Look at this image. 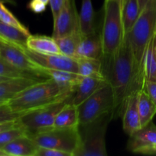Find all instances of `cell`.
<instances>
[{
	"label": "cell",
	"instance_id": "6da1fadb",
	"mask_svg": "<svg viewBox=\"0 0 156 156\" xmlns=\"http://www.w3.org/2000/svg\"><path fill=\"white\" fill-rule=\"evenodd\" d=\"M101 62L104 77L113 91L114 119L122 115L128 96L143 88L144 73L136 62L126 36L117 52L109 57H102Z\"/></svg>",
	"mask_w": 156,
	"mask_h": 156
},
{
	"label": "cell",
	"instance_id": "7a4b0ae2",
	"mask_svg": "<svg viewBox=\"0 0 156 156\" xmlns=\"http://www.w3.org/2000/svg\"><path fill=\"white\" fill-rule=\"evenodd\" d=\"M75 88L59 85L51 79L30 85L8 101L12 110L21 115L24 113L54 102L70 98Z\"/></svg>",
	"mask_w": 156,
	"mask_h": 156
},
{
	"label": "cell",
	"instance_id": "3957f363",
	"mask_svg": "<svg viewBox=\"0 0 156 156\" xmlns=\"http://www.w3.org/2000/svg\"><path fill=\"white\" fill-rule=\"evenodd\" d=\"M156 32V0H150L140 12L136 23L125 36L129 42L136 62L143 71L145 50Z\"/></svg>",
	"mask_w": 156,
	"mask_h": 156
},
{
	"label": "cell",
	"instance_id": "277c9868",
	"mask_svg": "<svg viewBox=\"0 0 156 156\" xmlns=\"http://www.w3.org/2000/svg\"><path fill=\"white\" fill-rule=\"evenodd\" d=\"M102 43V57H109L117 52L123 42V26L122 8L116 0H105L101 27L99 28Z\"/></svg>",
	"mask_w": 156,
	"mask_h": 156
},
{
	"label": "cell",
	"instance_id": "5b68a950",
	"mask_svg": "<svg viewBox=\"0 0 156 156\" xmlns=\"http://www.w3.org/2000/svg\"><path fill=\"white\" fill-rule=\"evenodd\" d=\"M115 108L113 91L107 82L77 107L80 126L90 124L112 115Z\"/></svg>",
	"mask_w": 156,
	"mask_h": 156
},
{
	"label": "cell",
	"instance_id": "8992f818",
	"mask_svg": "<svg viewBox=\"0 0 156 156\" xmlns=\"http://www.w3.org/2000/svg\"><path fill=\"white\" fill-rule=\"evenodd\" d=\"M39 147L50 148L67 152L74 156L81 143L79 127L44 129L30 136Z\"/></svg>",
	"mask_w": 156,
	"mask_h": 156
},
{
	"label": "cell",
	"instance_id": "52a82bcc",
	"mask_svg": "<svg viewBox=\"0 0 156 156\" xmlns=\"http://www.w3.org/2000/svg\"><path fill=\"white\" fill-rule=\"evenodd\" d=\"M113 117L106 116L90 124L79 126L81 143L74 156H106V132Z\"/></svg>",
	"mask_w": 156,
	"mask_h": 156
},
{
	"label": "cell",
	"instance_id": "ba28073f",
	"mask_svg": "<svg viewBox=\"0 0 156 156\" xmlns=\"http://www.w3.org/2000/svg\"><path fill=\"white\" fill-rule=\"evenodd\" d=\"M71 98L58 101L41 108L28 111L18 118L20 124L26 129L28 136L49 129L54 126L55 117L66 103L71 101Z\"/></svg>",
	"mask_w": 156,
	"mask_h": 156
},
{
	"label": "cell",
	"instance_id": "9c48e42d",
	"mask_svg": "<svg viewBox=\"0 0 156 156\" xmlns=\"http://www.w3.org/2000/svg\"><path fill=\"white\" fill-rule=\"evenodd\" d=\"M41 69L66 70L78 73V65L75 58L63 54H42L30 50L26 47H18Z\"/></svg>",
	"mask_w": 156,
	"mask_h": 156
},
{
	"label": "cell",
	"instance_id": "30bf717a",
	"mask_svg": "<svg viewBox=\"0 0 156 156\" xmlns=\"http://www.w3.org/2000/svg\"><path fill=\"white\" fill-rule=\"evenodd\" d=\"M52 37H61L79 30V15L76 11L74 0H65L61 12L54 18Z\"/></svg>",
	"mask_w": 156,
	"mask_h": 156
},
{
	"label": "cell",
	"instance_id": "8fae6325",
	"mask_svg": "<svg viewBox=\"0 0 156 156\" xmlns=\"http://www.w3.org/2000/svg\"><path fill=\"white\" fill-rule=\"evenodd\" d=\"M0 57L15 68L44 73L42 69L31 60L21 49L4 41H0Z\"/></svg>",
	"mask_w": 156,
	"mask_h": 156
},
{
	"label": "cell",
	"instance_id": "7c38bea8",
	"mask_svg": "<svg viewBox=\"0 0 156 156\" xmlns=\"http://www.w3.org/2000/svg\"><path fill=\"white\" fill-rule=\"evenodd\" d=\"M154 145H156V126L151 121L129 136L127 149L134 153L142 154L144 150Z\"/></svg>",
	"mask_w": 156,
	"mask_h": 156
},
{
	"label": "cell",
	"instance_id": "4fadbf2b",
	"mask_svg": "<svg viewBox=\"0 0 156 156\" xmlns=\"http://www.w3.org/2000/svg\"><path fill=\"white\" fill-rule=\"evenodd\" d=\"M142 89V88H141ZM138 91L132 93L126 99L122 111V127L128 136H131L142 128L138 110Z\"/></svg>",
	"mask_w": 156,
	"mask_h": 156
},
{
	"label": "cell",
	"instance_id": "5bb4252c",
	"mask_svg": "<svg viewBox=\"0 0 156 156\" xmlns=\"http://www.w3.org/2000/svg\"><path fill=\"white\" fill-rule=\"evenodd\" d=\"M76 57L102 59V43L99 30L92 34L82 36L76 49Z\"/></svg>",
	"mask_w": 156,
	"mask_h": 156
},
{
	"label": "cell",
	"instance_id": "9a60e30c",
	"mask_svg": "<svg viewBox=\"0 0 156 156\" xmlns=\"http://www.w3.org/2000/svg\"><path fill=\"white\" fill-rule=\"evenodd\" d=\"M106 83H107L106 79L95 77H83L76 86L74 93L72 96L71 103L78 107Z\"/></svg>",
	"mask_w": 156,
	"mask_h": 156
},
{
	"label": "cell",
	"instance_id": "2e32d148",
	"mask_svg": "<svg viewBox=\"0 0 156 156\" xmlns=\"http://www.w3.org/2000/svg\"><path fill=\"white\" fill-rule=\"evenodd\" d=\"M39 146L28 135L22 136L10 142L2 148L7 155L35 156Z\"/></svg>",
	"mask_w": 156,
	"mask_h": 156
},
{
	"label": "cell",
	"instance_id": "e0dca14e",
	"mask_svg": "<svg viewBox=\"0 0 156 156\" xmlns=\"http://www.w3.org/2000/svg\"><path fill=\"white\" fill-rule=\"evenodd\" d=\"M41 81L25 78L9 79L0 82V105L8 103L10 99L15 97L20 91L30 85Z\"/></svg>",
	"mask_w": 156,
	"mask_h": 156
},
{
	"label": "cell",
	"instance_id": "ac0fdd59",
	"mask_svg": "<svg viewBox=\"0 0 156 156\" xmlns=\"http://www.w3.org/2000/svg\"><path fill=\"white\" fill-rule=\"evenodd\" d=\"M79 15V30L82 36L92 34L99 30L96 23V13L91 0H82Z\"/></svg>",
	"mask_w": 156,
	"mask_h": 156
},
{
	"label": "cell",
	"instance_id": "d6986e66",
	"mask_svg": "<svg viewBox=\"0 0 156 156\" xmlns=\"http://www.w3.org/2000/svg\"><path fill=\"white\" fill-rule=\"evenodd\" d=\"M26 47L42 54H61L53 37L30 34L26 42Z\"/></svg>",
	"mask_w": 156,
	"mask_h": 156
},
{
	"label": "cell",
	"instance_id": "ffe728a7",
	"mask_svg": "<svg viewBox=\"0 0 156 156\" xmlns=\"http://www.w3.org/2000/svg\"><path fill=\"white\" fill-rule=\"evenodd\" d=\"M80 120L77 107L71 103V101L65 104L55 117L54 127L71 128L79 127Z\"/></svg>",
	"mask_w": 156,
	"mask_h": 156
},
{
	"label": "cell",
	"instance_id": "44dd1931",
	"mask_svg": "<svg viewBox=\"0 0 156 156\" xmlns=\"http://www.w3.org/2000/svg\"><path fill=\"white\" fill-rule=\"evenodd\" d=\"M30 34L15 26L0 21V41L16 47H26V42Z\"/></svg>",
	"mask_w": 156,
	"mask_h": 156
},
{
	"label": "cell",
	"instance_id": "7402d4cb",
	"mask_svg": "<svg viewBox=\"0 0 156 156\" xmlns=\"http://www.w3.org/2000/svg\"><path fill=\"white\" fill-rule=\"evenodd\" d=\"M138 110L142 127L151 123L156 114L155 105L150 98L144 88L139 90L138 92Z\"/></svg>",
	"mask_w": 156,
	"mask_h": 156
},
{
	"label": "cell",
	"instance_id": "603a6c76",
	"mask_svg": "<svg viewBox=\"0 0 156 156\" xmlns=\"http://www.w3.org/2000/svg\"><path fill=\"white\" fill-rule=\"evenodd\" d=\"M0 76L10 78V79L25 78V79H32L38 81H44L50 79L44 73L26 71V70L15 68L1 57H0Z\"/></svg>",
	"mask_w": 156,
	"mask_h": 156
},
{
	"label": "cell",
	"instance_id": "cb8c5ba5",
	"mask_svg": "<svg viewBox=\"0 0 156 156\" xmlns=\"http://www.w3.org/2000/svg\"><path fill=\"white\" fill-rule=\"evenodd\" d=\"M145 81L156 82V36H153L145 50L143 59Z\"/></svg>",
	"mask_w": 156,
	"mask_h": 156
},
{
	"label": "cell",
	"instance_id": "d4e9b609",
	"mask_svg": "<svg viewBox=\"0 0 156 156\" xmlns=\"http://www.w3.org/2000/svg\"><path fill=\"white\" fill-rule=\"evenodd\" d=\"M78 65V73L83 77H95L106 79L102 73L101 59L90 58H75Z\"/></svg>",
	"mask_w": 156,
	"mask_h": 156
},
{
	"label": "cell",
	"instance_id": "484cf974",
	"mask_svg": "<svg viewBox=\"0 0 156 156\" xmlns=\"http://www.w3.org/2000/svg\"><path fill=\"white\" fill-rule=\"evenodd\" d=\"M42 72L47 77L53 79L59 85L73 88H76L77 84L83 78V76H81L79 73L66 70L42 69Z\"/></svg>",
	"mask_w": 156,
	"mask_h": 156
},
{
	"label": "cell",
	"instance_id": "4316f807",
	"mask_svg": "<svg viewBox=\"0 0 156 156\" xmlns=\"http://www.w3.org/2000/svg\"><path fill=\"white\" fill-rule=\"evenodd\" d=\"M81 37L82 35L80 32L76 31L70 34L61 37L54 38V39L61 54L72 58H76V49L80 42Z\"/></svg>",
	"mask_w": 156,
	"mask_h": 156
},
{
	"label": "cell",
	"instance_id": "83f0119b",
	"mask_svg": "<svg viewBox=\"0 0 156 156\" xmlns=\"http://www.w3.org/2000/svg\"><path fill=\"white\" fill-rule=\"evenodd\" d=\"M140 14L138 0H128L122 9V21L124 34L130 31Z\"/></svg>",
	"mask_w": 156,
	"mask_h": 156
},
{
	"label": "cell",
	"instance_id": "f1b7e54d",
	"mask_svg": "<svg viewBox=\"0 0 156 156\" xmlns=\"http://www.w3.org/2000/svg\"><path fill=\"white\" fill-rule=\"evenodd\" d=\"M25 135H28V133L18 121L16 126L0 132V149L15 139Z\"/></svg>",
	"mask_w": 156,
	"mask_h": 156
},
{
	"label": "cell",
	"instance_id": "f546056e",
	"mask_svg": "<svg viewBox=\"0 0 156 156\" xmlns=\"http://www.w3.org/2000/svg\"><path fill=\"white\" fill-rule=\"evenodd\" d=\"M0 21L6 23V24L15 26V27L19 28L20 30L26 32V33L30 34L28 29L14 16L13 14L4 5L3 1H2V0H0Z\"/></svg>",
	"mask_w": 156,
	"mask_h": 156
},
{
	"label": "cell",
	"instance_id": "4dcf8cb0",
	"mask_svg": "<svg viewBox=\"0 0 156 156\" xmlns=\"http://www.w3.org/2000/svg\"><path fill=\"white\" fill-rule=\"evenodd\" d=\"M20 116L21 114L12 111L8 103L0 105V123L17 120Z\"/></svg>",
	"mask_w": 156,
	"mask_h": 156
},
{
	"label": "cell",
	"instance_id": "1f68e13d",
	"mask_svg": "<svg viewBox=\"0 0 156 156\" xmlns=\"http://www.w3.org/2000/svg\"><path fill=\"white\" fill-rule=\"evenodd\" d=\"M35 156H70V155L67 152L54 149L39 147Z\"/></svg>",
	"mask_w": 156,
	"mask_h": 156
},
{
	"label": "cell",
	"instance_id": "d6a6232c",
	"mask_svg": "<svg viewBox=\"0 0 156 156\" xmlns=\"http://www.w3.org/2000/svg\"><path fill=\"white\" fill-rule=\"evenodd\" d=\"M143 88L156 106V82L145 81Z\"/></svg>",
	"mask_w": 156,
	"mask_h": 156
},
{
	"label": "cell",
	"instance_id": "836d02e7",
	"mask_svg": "<svg viewBox=\"0 0 156 156\" xmlns=\"http://www.w3.org/2000/svg\"><path fill=\"white\" fill-rule=\"evenodd\" d=\"M46 5L40 0H32L28 5V8L35 13H41L45 11Z\"/></svg>",
	"mask_w": 156,
	"mask_h": 156
},
{
	"label": "cell",
	"instance_id": "e575fe53",
	"mask_svg": "<svg viewBox=\"0 0 156 156\" xmlns=\"http://www.w3.org/2000/svg\"><path fill=\"white\" fill-rule=\"evenodd\" d=\"M65 0H49V4H50V9H51L52 15H53V19L57 17L63 5L64 4Z\"/></svg>",
	"mask_w": 156,
	"mask_h": 156
},
{
	"label": "cell",
	"instance_id": "d590c367",
	"mask_svg": "<svg viewBox=\"0 0 156 156\" xmlns=\"http://www.w3.org/2000/svg\"><path fill=\"white\" fill-rule=\"evenodd\" d=\"M18 123V120H11V121H7L4 122V123H0V132H2V131L6 130V129H9V128H12L13 126H16Z\"/></svg>",
	"mask_w": 156,
	"mask_h": 156
},
{
	"label": "cell",
	"instance_id": "8d00e7d4",
	"mask_svg": "<svg viewBox=\"0 0 156 156\" xmlns=\"http://www.w3.org/2000/svg\"><path fill=\"white\" fill-rule=\"evenodd\" d=\"M142 154L143 155H156V145L144 150Z\"/></svg>",
	"mask_w": 156,
	"mask_h": 156
},
{
	"label": "cell",
	"instance_id": "74e56055",
	"mask_svg": "<svg viewBox=\"0 0 156 156\" xmlns=\"http://www.w3.org/2000/svg\"><path fill=\"white\" fill-rule=\"evenodd\" d=\"M150 0H138V2H139V9H140V12L142 10V9L145 8V6L146 5L147 3L149 2Z\"/></svg>",
	"mask_w": 156,
	"mask_h": 156
},
{
	"label": "cell",
	"instance_id": "f35d334b",
	"mask_svg": "<svg viewBox=\"0 0 156 156\" xmlns=\"http://www.w3.org/2000/svg\"><path fill=\"white\" fill-rule=\"evenodd\" d=\"M10 78H7V77H2V76H0V82L2 81H5V80H7V79H9Z\"/></svg>",
	"mask_w": 156,
	"mask_h": 156
},
{
	"label": "cell",
	"instance_id": "ab89813d",
	"mask_svg": "<svg viewBox=\"0 0 156 156\" xmlns=\"http://www.w3.org/2000/svg\"><path fill=\"white\" fill-rule=\"evenodd\" d=\"M0 156H8V155H6V154L5 153L2 149H0Z\"/></svg>",
	"mask_w": 156,
	"mask_h": 156
},
{
	"label": "cell",
	"instance_id": "60d3db41",
	"mask_svg": "<svg viewBox=\"0 0 156 156\" xmlns=\"http://www.w3.org/2000/svg\"><path fill=\"white\" fill-rule=\"evenodd\" d=\"M40 1H41L42 2H44L45 5L49 4V0H40Z\"/></svg>",
	"mask_w": 156,
	"mask_h": 156
},
{
	"label": "cell",
	"instance_id": "b9f144b4",
	"mask_svg": "<svg viewBox=\"0 0 156 156\" xmlns=\"http://www.w3.org/2000/svg\"><path fill=\"white\" fill-rule=\"evenodd\" d=\"M127 1H128V0H122V5H121L122 6V7H123L124 5L127 2Z\"/></svg>",
	"mask_w": 156,
	"mask_h": 156
},
{
	"label": "cell",
	"instance_id": "7bdbcfd3",
	"mask_svg": "<svg viewBox=\"0 0 156 156\" xmlns=\"http://www.w3.org/2000/svg\"><path fill=\"white\" fill-rule=\"evenodd\" d=\"M116 1L119 2H120V4H121V5H122V0H116ZM121 8H122V6H121Z\"/></svg>",
	"mask_w": 156,
	"mask_h": 156
},
{
	"label": "cell",
	"instance_id": "ee69618b",
	"mask_svg": "<svg viewBox=\"0 0 156 156\" xmlns=\"http://www.w3.org/2000/svg\"><path fill=\"white\" fill-rule=\"evenodd\" d=\"M155 36H156V32H155Z\"/></svg>",
	"mask_w": 156,
	"mask_h": 156
},
{
	"label": "cell",
	"instance_id": "f6af8a7d",
	"mask_svg": "<svg viewBox=\"0 0 156 156\" xmlns=\"http://www.w3.org/2000/svg\"></svg>",
	"mask_w": 156,
	"mask_h": 156
}]
</instances>
